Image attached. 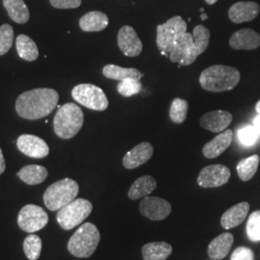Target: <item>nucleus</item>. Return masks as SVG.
<instances>
[{
  "mask_svg": "<svg viewBox=\"0 0 260 260\" xmlns=\"http://www.w3.org/2000/svg\"><path fill=\"white\" fill-rule=\"evenodd\" d=\"M59 93L50 88H38L19 94L16 102V111L25 120L46 118L55 109Z\"/></svg>",
  "mask_w": 260,
  "mask_h": 260,
  "instance_id": "1",
  "label": "nucleus"
},
{
  "mask_svg": "<svg viewBox=\"0 0 260 260\" xmlns=\"http://www.w3.org/2000/svg\"><path fill=\"white\" fill-rule=\"evenodd\" d=\"M241 78L240 72L233 67L214 65L205 69L200 75V83L205 91L220 93L233 90Z\"/></svg>",
  "mask_w": 260,
  "mask_h": 260,
  "instance_id": "2",
  "label": "nucleus"
},
{
  "mask_svg": "<svg viewBox=\"0 0 260 260\" xmlns=\"http://www.w3.org/2000/svg\"><path fill=\"white\" fill-rule=\"evenodd\" d=\"M84 113L75 103H66L59 107L53 119L56 135L62 139H72L83 126Z\"/></svg>",
  "mask_w": 260,
  "mask_h": 260,
  "instance_id": "3",
  "label": "nucleus"
},
{
  "mask_svg": "<svg viewBox=\"0 0 260 260\" xmlns=\"http://www.w3.org/2000/svg\"><path fill=\"white\" fill-rule=\"evenodd\" d=\"M101 241L99 229L92 223L81 224L68 243V250L75 257H90Z\"/></svg>",
  "mask_w": 260,
  "mask_h": 260,
  "instance_id": "4",
  "label": "nucleus"
},
{
  "mask_svg": "<svg viewBox=\"0 0 260 260\" xmlns=\"http://www.w3.org/2000/svg\"><path fill=\"white\" fill-rule=\"evenodd\" d=\"M79 192L78 183L72 178H64L48 186L44 194V203L50 211H58L73 201Z\"/></svg>",
  "mask_w": 260,
  "mask_h": 260,
  "instance_id": "5",
  "label": "nucleus"
},
{
  "mask_svg": "<svg viewBox=\"0 0 260 260\" xmlns=\"http://www.w3.org/2000/svg\"><path fill=\"white\" fill-rule=\"evenodd\" d=\"M156 45L161 54L169 55L177 41L187 33V23L179 16L168 19L167 22L159 24L156 28Z\"/></svg>",
  "mask_w": 260,
  "mask_h": 260,
  "instance_id": "6",
  "label": "nucleus"
},
{
  "mask_svg": "<svg viewBox=\"0 0 260 260\" xmlns=\"http://www.w3.org/2000/svg\"><path fill=\"white\" fill-rule=\"evenodd\" d=\"M92 210L93 205L90 201L75 199V201L58 210L56 219L63 230L71 231L83 223L92 213Z\"/></svg>",
  "mask_w": 260,
  "mask_h": 260,
  "instance_id": "7",
  "label": "nucleus"
},
{
  "mask_svg": "<svg viewBox=\"0 0 260 260\" xmlns=\"http://www.w3.org/2000/svg\"><path fill=\"white\" fill-rule=\"evenodd\" d=\"M75 102L94 111H104L108 107V100L103 89L93 84H79L72 91Z\"/></svg>",
  "mask_w": 260,
  "mask_h": 260,
  "instance_id": "8",
  "label": "nucleus"
},
{
  "mask_svg": "<svg viewBox=\"0 0 260 260\" xmlns=\"http://www.w3.org/2000/svg\"><path fill=\"white\" fill-rule=\"evenodd\" d=\"M48 223V215L41 207L35 205L23 206L18 216L19 229L28 233H34L43 230Z\"/></svg>",
  "mask_w": 260,
  "mask_h": 260,
  "instance_id": "9",
  "label": "nucleus"
},
{
  "mask_svg": "<svg viewBox=\"0 0 260 260\" xmlns=\"http://www.w3.org/2000/svg\"><path fill=\"white\" fill-rule=\"evenodd\" d=\"M200 56L194 43L192 34L185 33L180 38L174 47L173 51L169 54L170 60L173 63L180 66L192 65Z\"/></svg>",
  "mask_w": 260,
  "mask_h": 260,
  "instance_id": "10",
  "label": "nucleus"
},
{
  "mask_svg": "<svg viewBox=\"0 0 260 260\" xmlns=\"http://www.w3.org/2000/svg\"><path fill=\"white\" fill-rule=\"evenodd\" d=\"M140 212L150 221H162L172 212V205L159 197H146L139 205Z\"/></svg>",
  "mask_w": 260,
  "mask_h": 260,
  "instance_id": "11",
  "label": "nucleus"
},
{
  "mask_svg": "<svg viewBox=\"0 0 260 260\" xmlns=\"http://www.w3.org/2000/svg\"><path fill=\"white\" fill-rule=\"evenodd\" d=\"M231 178L230 169L221 164L204 168L198 177V184L203 188H216L224 185Z\"/></svg>",
  "mask_w": 260,
  "mask_h": 260,
  "instance_id": "12",
  "label": "nucleus"
},
{
  "mask_svg": "<svg viewBox=\"0 0 260 260\" xmlns=\"http://www.w3.org/2000/svg\"><path fill=\"white\" fill-rule=\"evenodd\" d=\"M17 147L20 152L28 157H47L49 153L48 145L45 140L30 134H22L17 140Z\"/></svg>",
  "mask_w": 260,
  "mask_h": 260,
  "instance_id": "13",
  "label": "nucleus"
},
{
  "mask_svg": "<svg viewBox=\"0 0 260 260\" xmlns=\"http://www.w3.org/2000/svg\"><path fill=\"white\" fill-rule=\"evenodd\" d=\"M118 46L121 52L127 57H137L142 53L143 44L136 31L128 25H124L118 33Z\"/></svg>",
  "mask_w": 260,
  "mask_h": 260,
  "instance_id": "14",
  "label": "nucleus"
},
{
  "mask_svg": "<svg viewBox=\"0 0 260 260\" xmlns=\"http://www.w3.org/2000/svg\"><path fill=\"white\" fill-rule=\"evenodd\" d=\"M232 121L233 115L230 112L216 110L205 114L201 118L200 123L205 129L209 130L214 133H220L226 129Z\"/></svg>",
  "mask_w": 260,
  "mask_h": 260,
  "instance_id": "15",
  "label": "nucleus"
},
{
  "mask_svg": "<svg viewBox=\"0 0 260 260\" xmlns=\"http://www.w3.org/2000/svg\"><path fill=\"white\" fill-rule=\"evenodd\" d=\"M153 155V147L148 143L143 142L124 155L122 159V164L124 168L132 170L142 166L143 164L147 163Z\"/></svg>",
  "mask_w": 260,
  "mask_h": 260,
  "instance_id": "16",
  "label": "nucleus"
},
{
  "mask_svg": "<svg viewBox=\"0 0 260 260\" xmlns=\"http://www.w3.org/2000/svg\"><path fill=\"white\" fill-rule=\"evenodd\" d=\"M230 46L236 50H252L260 46V35L254 30L245 28L233 33Z\"/></svg>",
  "mask_w": 260,
  "mask_h": 260,
  "instance_id": "17",
  "label": "nucleus"
},
{
  "mask_svg": "<svg viewBox=\"0 0 260 260\" xmlns=\"http://www.w3.org/2000/svg\"><path fill=\"white\" fill-rule=\"evenodd\" d=\"M259 14V6L257 3L248 2H236L229 10V18L234 23H242L251 21Z\"/></svg>",
  "mask_w": 260,
  "mask_h": 260,
  "instance_id": "18",
  "label": "nucleus"
},
{
  "mask_svg": "<svg viewBox=\"0 0 260 260\" xmlns=\"http://www.w3.org/2000/svg\"><path fill=\"white\" fill-rule=\"evenodd\" d=\"M233 139V130H224L210 142L205 144V147L203 148V154L208 159L218 157L231 146Z\"/></svg>",
  "mask_w": 260,
  "mask_h": 260,
  "instance_id": "19",
  "label": "nucleus"
},
{
  "mask_svg": "<svg viewBox=\"0 0 260 260\" xmlns=\"http://www.w3.org/2000/svg\"><path fill=\"white\" fill-rule=\"evenodd\" d=\"M250 210V205L247 202L233 205L222 215L221 224L224 230H231L241 224L247 218Z\"/></svg>",
  "mask_w": 260,
  "mask_h": 260,
  "instance_id": "20",
  "label": "nucleus"
},
{
  "mask_svg": "<svg viewBox=\"0 0 260 260\" xmlns=\"http://www.w3.org/2000/svg\"><path fill=\"white\" fill-rule=\"evenodd\" d=\"M234 237L230 233H223L215 237L208 246L207 253L212 260H222L233 248Z\"/></svg>",
  "mask_w": 260,
  "mask_h": 260,
  "instance_id": "21",
  "label": "nucleus"
},
{
  "mask_svg": "<svg viewBox=\"0 0 260 260\" xmlns=\"http://www.w3.org/2000/svg\"><path fill=\"white\" fill-rule=\"evenodd\" d=\"M109 24V19L106 14L99 11L89 12L79 20V26L85 32H100Z\"/></svg>",
  "mask_w": 260,
  "mask_h": 260,
  "instance_id": "22",
  "label": "nucleus"
},
{
  "mask_svg": "<svg viewBox=\"0 0 260 260\" xmlns=\"http://www.w3.org/2000/svg\"><path fill=\"white\" fill-rule=\"evenodd\" d=\"M157 187V182L151 176H143L139 177L130 187L128 197L130 200L136 201L142 198L148 197Z\"/></svg>",
  "mask_w": 260,
  "mask_h": 260,
  "instance_id": "23",
  "label": "nucleus"
},
{
  "mask_svg": "<svg viewBox=\"0 0 260 260\" xmlns=\"http://www.w3.org/2000/svg\"><path fill=\"white\" fill-rule=\"evenodd\" d=\"M172 251V246L166 242H151L142 248L144 260H166Z\"/></svg>",
  "mask_w": 260,
  "mask_h": 260,
  "instance_id": "24",
  "label": "nucleus"
},
{
  "mask_svg": "<svg viewBox=\"0 0 260 260\" xmlns=\"http://www.w3.org/2000/svg\"><path fill=\"white\" fill-rule=\"evenodd\" d=\"M17 176L28 185H38L47 179L48 172L46 168L40 165H27L21 168Z\"/></svg>",
  "mask_w": 260,
  "mask_h": 260,
  "instance_id": "25",
  "label": "nucleus"
},
{
  "mask_svg": "<svg viewBox=\"0 0 260 260\" xmlns=\"http://www.w3.org/2000/svg\"><path fill=\"white\" fill-rule=\"evenodd\" d=\"M103 74L106 78L122 81L127 78H132L136 80H141V78L144 76L140 71L133 69V68H121L120 66L106 65L103 70Z\"/></svg>",
  "mask_w": 260,
  "mask_h": 260,
  "instance_id": "26",
  "label": "nucleus"
},
{
  "mask_svg": "<svg viewBox=\"0 0 260 260\" xmlns=\"http://www.w3.org/2000/svg\"><path fill=\"white\" fill-rule=\"evenodd\" d=\"M5 9L12 20L19 24L26 23L30 19V13L23 0H3Z\"/></svg>",
  "mask_w": 260,
  "mask_h": 260,
  "instance_id": "27",
  "label": "nucleus"
},
{
  "mask_svg": "<svg viewBox=\"0 0 260 260\" xmlns=\"http://www.w3.org/2000/svg\"><path fill=\"white\" fill-rule=\"evenodd\" d=\"M16 47L18 50L19 57L28 62H33L37 60L39 57V50H38L36 43L24 34H21L16 40Z\"/></svg>",
  "mask_w": 260,
  "mask_h": 260,
  "instance_id": "28",
  "label": "nucleus"
},
{
  "mask_svg": "<svg viewBox=\"0 0 260 260\" xmlns=\"http://www.w3.org/2000/svg\"><path fill=\"white\" fill-rule=\"evenodd\" d=\"M259 160L257 154L242 159L237 165V174L239 178L243 181H249L251 179L258 169Z\"/></svg>",
  "mask_w": 260,
  "mask_h": 260,
  "instance_id": "29",
  "label": "nucleus"
},
{
  "mask_svg": "<svg viewBox=\"0 0 260 260\" xmlns=\"http://www.w3.org/2000/svg\"><path fill=\"white\" fill-rule=\"evenodd\" d=\"M42 240L35 235L30 234L23 241V251L29 260H38L42 251Z\"/></svg>",
  "mask_w": 260,
  "mask_h": 260,
  "instance_id": "30",
  "label": "nucleus"
},
{
  "mask_svg": "<svg viewBox=\"0 0 260 260\" xmlns=\"http://www.w3.org/2000/svg\"><path fill=\"white\" fill-rule=\"evenodd\" d=\"M188 103L182 99H175L170 108V119L175 123H182L187 118Z\"/></svg>",
  "mask_w": 260,
  "mask_h": 260,
  "instance_id": "31",
  "label": "nucleus"
},
{
  "mask_svg": "<svg viewBox=\"0 0 260 260\" xmlns=\"http://www.w3.org/2000/svg\"><path fill=\"white\" fill-rule=\"evenodd\" d=\"M192 36L194 39V43L199 54L200 55L203 54L209 46V41H210L209 30L203 25H197L193 30Z\"/></svg>",
  "mask_w": 260,
  "mask_h": 260,
  "instance_id": "32",
  "label": "nucleus"
},
{
  "mask_svg": "<svg viewBox=\"0 0 260 260\" xmlns=\"http://www.w3.org/2000/svg\"><path fill=\"white\" fill-rule=\"evenodd\" d=\"M14 43V29L10 24L0 26V56L6 54Z\"/></svg>",
  "mask_w": 260,
  "mask_h": 260,
  "instance_id": "33",
  "label": "nucleus"
},
{
  "mask_svg": "<svg viewBox=\"0 0 260 260\" xmlns=\"http://www.w3.org/2000/svg\"><path fill=\"white\" fill-rule=\"evenodd\" d=\"M246 229L247 235L251 241H260V210H256L250 215Z\"/></svg>",
  "mask_w": 260,
  "mask_h": 260,
  "instance_id": "34",
  "label": "nucleus"
},
{
  "mask_svg": "<svg viewBox=\"0 0 260 260\" xmlns=\"http://www.w3.org/2000/svg\"><path fill=\"white\" fill-rule=\"evenodd\" d=\"M117 90L122 96L129 98L140 93V91L142 90V84L139 80L127 78L119 82L117 86Z\"/></svg>",
  "mask_w": 260,
  "mask_h": 260,
  "instance_id": "35",
  "label": "nucleus"
},
{
  "mask_svg": "<svg viewBox=\"0 0 260 260\" xmlns=\"http://www.w3.org/2000/svg\"><path fill=\"white\" fill-rule=\"evenodd\" d=\"M258 133L256 132L253 125H246L238 130V138L244 146H252L258 138Z\"/></svg>",
  "mask_w": 260,
  "mask_h": 260,
  "instance_id": "36",
  "label": "nucleus"
},
{
  "mask_svg": "<svg viewBox=\"0 0 260 260\" xmlns=\"http://www.w3.org/2000/svg\"><path fill=\"white\" fill-rule=\"evenodd\" d=\"M50 4L57 9H75L81 5L82 0H49Z\"/></svg>",
  "mask_w": 260,
  "mask_h": 260,
  "instance_id": "37",
  "label": "nucleus"
},
{
  "mask_svg": "<svg viewBox=\"0 0 260 260\" xmlns=\"http://www.w3.org/2000/svg\"><path fill=\"white\" fill-rule=\"evenodd\" d=\"M231 260H254V254L250 248L239 247L233 251Z\"/></svg>",
  "mask_w": 260,
  "mask_h": 260,
  "instance_id": "38",
  "label": "nucleus"
},
{
  "mask_svg": "<svg viewBox=\"0 0 260 260\" xmlns=\"http://www.w3.org/2000/svg\"><path fill=\"white\" fill-rule=\"evenodd\" d=\"M6 169V163H5V158L3 155L2 149L0 148V175H2L5 172Z\"/></svg>",
  "mask_w": 260,
  "mask_h": 260,
  "instance_id": "39",
  "label": "nucleus"
},
{
  "mask_svg": "<svg viewBox=\"0 0 260 260\" xmlns=\"http://www.w3.org/2000/svg\"><path fill=\"white\" fill-rule=\"evenodd\" d=\"M253 127L260 136V114H258V116H256L253 120Z\"/></svg>",
  "mask_w": 260,
  "mask_h": 260,
  "instance_id": "40",
  "label": "nucleus"
},
{
  "mask_svg": "<svg viewBox=\"0 0 260 260\" xmlns=\"http://www.w3.org/2000/svg\"><path fill=\"white\" fill-rule=\"evenodd\" d=\"M206 1V3L207 4H209V5H213V4H215L218 0H205Z\"/></svg>",
  "mask_w": 260,
  "mask_h": 260,
  "instance_id": "41",
  "label": "nucleus"
},
{
  "mask_svg": "<svg viewBox=\"0 0 260 260\" xmlns=\"http://www.w3.org/2000/svg\"><path fill=\"white\" fill-rule=\"evenodd\" d=\"M255 110H256V112H257L258 114H260V101L258 103H256V105H255Z\"/></svg>",
  "mask_w": 260,
  "mask_h": 260,
  "instance_id": "42",
  "label": "nucleus"
},
{
  "mask_svg": "<svg viewBox=\"0 0 260 260\" xmlns=\"http://www.w3.org/2000/svg\"><path fill=\"white\" fill-rule=\"evenodd\" d=\"M206 19H207V15L203 14V15H202V19H203V20H205Z\"/></svg>",
  "mask_w": 260,
  "mask_h": 260,
  "instance_id": "43",
  "label": "nucleus"
}]
</instances>
